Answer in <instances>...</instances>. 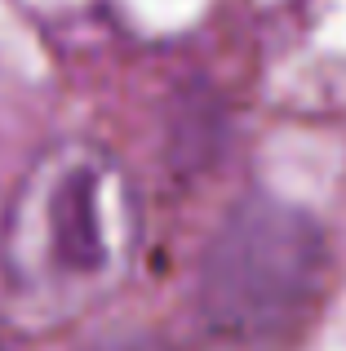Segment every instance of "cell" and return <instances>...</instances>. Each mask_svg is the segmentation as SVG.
<instances>
[{"mask_svg":"<svg viewBox=\"0 0 346 351\" xmlns=\"http://www.w3.org/2000/svg\"><path fill=\"white\" fill-rule=\"evenodd\" d=\"M0 351H9V347H5V343H0Z\"/></svg>","mask_w":346,"mask_h":351,"instance_id":"4","label":"cell"},{"mask_svg":"<svg viewBox=\"0 0 346 351\" xmlns=\"http://www.w3.org/2000/svg\"><path fill=\"white\" fill-rule=\"evenodd\" d=\"M85 351H178V347L151 329H116V334H103L98 343H89Z\"/></svg>","mask_w":346,"mask_h":351,"instance_id":"3","label":"cell"},{"mask_svg":"<svg viewBox=\"0 0 346 351\" xmlns=\"http://www.w3.org/2000/svg\"><path fill=\"white\" fill-rule=\"evenodd\" d=\"M329 271L324 227L302 205L253 191L226 209L200 254V320L226 347L280 351L315 320Z\"/></svg>","mask_w":346,"mask_h":351,"instance_id":"1","label":"cell"},{"mask_svg":"<svg viewBox=\"0 0 346 351\" xmlns=\"http://www.w3.org/2000/svg\"><path fill=\"white\" fill-rule=\"evenodd\" d=\"M129 249V196L111 160L89 147L58 152L27 178L9 214L5 254L18 280L85 289L116 271Z\"/></svg>","mask_w":346,"mask_h":351,"instance_id":"2","label":"cell"}]
</instances>
